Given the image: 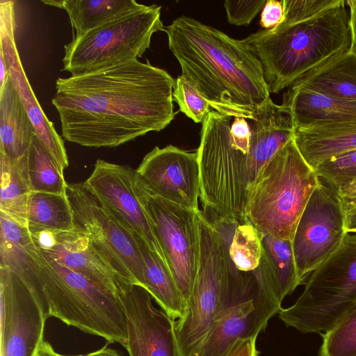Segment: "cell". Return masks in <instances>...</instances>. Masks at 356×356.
Returning a JSON list of instances; mask_svg holds the SVG:
<instances>
[{
    "label": "cell",
    "mask_w": 356,
    "mask_h": 356,
    "mask_svg": "<svg viewBox=\"0 0 356 356\" xmlns=\"http://www.w3.org/2000/svg\"><path fill=\"white\" fill-rule=\"evenodd\" d=\"M175 79L138 59L92 73L58 78L51 102L67 141L88 147H115L174 119Z\"/></svg>",
    "instance_id": "6da1fadb"
},
{
    "label": "cell",
    "mask_w": 356,
    "mask_h": 356,
    "mask_svg": "<svg viewBox=\"0 0 356 356\" xmlns=\"http://www.w3.org/2000/svg\"><path fill=\"white\" fill-rule=\"evenodd\" d=\"M293 134L290 115L272 99L250 118L211 110L202 123L197 150L203 212L234 222L247 221L250 190Z\"/></svg>",
    "instance_id": "7a4b0ae2"
},
{
    "label": "cell",
    "mask_w": 356,
    "mask_h": 356,
    "mask_svg": "<svg viewBox=\"0 0 356 356\" xmlns=\"http://www.w3.org/2000/svg\"><path fill=\"white\" fill-rule=\"evenodd\" d=\"M164 32L181 75L214 111L250 118L271 99L261 64L243 40L184 15Z\"/></svg>",
    "instance_id": "3957f363"
},
{
    "label": "cell",
    "mask_w": 356,
    "mask_h": 356,
    "mask_svg": "<svg viewBox=\"0 0 356 356\" xmlns=\"http://www.w3.org/2000/svg\"><path fill=\"white\" fill-rule=\"evenodd\" d=\"M260 61L270 93L350 49V13L346 1L311 19H284L243 39Z\"/></svg>",
    "instance_id": "277c9868"
},
{
    "label": "cell",
    "mask_w": 356,
    "mask_h": 356,
    "mask_svg": "<svg viewBox=\"0 0 356 356\" xmlns=\"http://www.w3.org/2000/svg\"><path fill=\"white\" fill-rule=\"evenodd\" d=\"M200 259L186 313L175 320L180 356H192L213 321L225 311L252 297L254 277L239 271L229 254L232 234L217 229L204 216L197 213Z\"/></svg>",
    "instance_id": "5b68a950"
},
{
    "label": "cell",
    "mask_w": 356,
    "mask_h": 356,
    "mask_svg": "<svg viewBox=\"0 0 356 356\" xmlns=\"http://www.w3.org/2000/svg\"><path fill=\"white\" fill-rule=\"evenodd\" d=\"M36 276L46 316L124 348L127 318L119 296L65 266L37 246Z\"/></svg>",
    "instance_id": "8992f818"
},
{
    "label": "cell",
    "mask_w": 356,
    "mask_h": 356,
    "mask_svg": "<svg viewBox=\"0 0 356 356\" xmlns=\"http://www.w3.org/2000/svg\"><path fill=\"white\" fill-rule=\"evenodd\" d=\"M320 183L293 138L259 174L248 193L245 219L264 235L292 241L299 219Z\"/></svg>",
    "instance_id": "52a82bcc"
},
{
    "label": "cell",
    "mask_w": 356,
    "mask_h": 356,
    "mask_svg": "<svg viewBox=\"0 0 356 356\" xmlns=\"http://www.w3.org/2000/svg\"><path fill=\"white\" fill-rule=\"evenodd\" d=\"M355 305L356 232H348L311 273L296 302L278 314L287 327L304 334L321 333Z\"/></svg>",
    "instance_id": "ba28073f"
},
{
    "label": "cell",
    "mask_w": 356,
    "mask_h": 356,
    "mask_svg": "<svg viewBox=\"0 0 356 356\" xmlns=\"http://www.w3.org/2000/svg\"><path fill=\"white\" fill-rule=\"evenodd\" d=\"M161 6L152 4L96 28L64 47L63 70L83 75L138 59L153 34L164 31Z\"/></svg>",
    "instance_id": "9c48e42d"
},
{
    "label": "cell",
    "mask_w": 356,
    "mask_h": 356,
    "mask_svg": "<svg viewBox=\"0 0 356 356\" xmlns=\"http://www.w3.org/2000/svg\"><path fill=\"white\" fill-rule=\"evenodd\" d=\"M137 177L139 199L149 218L166 264L187 305L200 266L198 211L153 195Z\"/></svg>",
    "instance_id": "30bf717a"
},
{
    "label": "cell",
    "mask_w": 356,
    "mask_h": 356,
    "mask_svg": "<svg viewBox=\"0 0 356 356\" xmlns=\"http://www.w3.org/2000/svg\"><path fill=\"white\" fill-rule=\"evenodd\" d=\"M74 229L131 284L143 287L144 264L136 237L102 205L83 183H67Z\"/></svg>",
    "instance_id": "8fae6325"
},
{
    "label": "cell",
    "mask_w": 356,
    "mask_h": 356,
    "mask_svg": "<svg viewBox=\"0 0 356 356\" xmlns=\"http://www.w3.org/2000/svg\"><path fill=\"white\" fill-rule=\"evenodd\" d=\"M347 233L336 193L321 181L299 219L292 241L298 273L302 284L339 247Z\"/></svg>",
    "instance_id": "7c38bea8"
},
{
    "label": "cell",
    "mask_w": 356,
    "mask_h": 356,
    "mask_svg": "<svg viewBox=\"0 0 356 356\" xmlns=\"http://www.w3.org/2000/svg\"><path fill=\"white\" fill-rule=\"evenodd\" d=\"M0 356H35L47 319L42 300L0 266Z\"/></svg>",
    "instance_id": "4fadbf2b"
},
{
    "label": "cell",
    "mask_w": 356,
    "mask_h": 356,
    "mask_svg": "<svg viewBox=\"0 0 356 356\" xmlns=\"http://www.w3.org/2000/svg\"><path fill=\"white\" fill-rule=\"evenodd\" d=\"M136 169L97 159L92 172L83 183L125 228L165 261L139 199Z\"/></svg>",
    "instance_id": "5bb4252c"
},
{
    "label": "cell",
    "mask_w": 356,
    "mask_h": 356,
    "mask_svg": "<svg viewBox=\"0 0 356 356\" xmlns=\"http://www.w3.org/2000/svg\"><path fill=\"white\" fill-rule=\"evenodd\" d=\"M153 195L195 211H199L200 175L198 155L172 145L156 146L136 169Z\"/></svg>",
    "instance_id": "9a60e30c"
},
{
    "label": "cell",
    "mask_w": 356,
    "mask_h": 356,
    "mask_svg": "<svg viewBox=\"0 0 356 356\" xmlns=\"http://www.w3.org/2000/svg\"><path fill=\"white\" fill-rule=\"evenodd\" d=\"M127 327L125 348L129 356H180L175 320L152 304V297L142 286L127 284L118 291Z\"/></svg>",
    "instance_id": "2e32d148"
},
{
    "label": "cell",
    "mask_w": 356,
    "mask_h": 356,
    "mask_svg": "<svg viewBox=\"0 0 356 356\" xmlns=\"http://www.w3.org/2000/svg\"><path fill=\"white\" fill-rule=\"evenodd\" d=\"M254 283L252 297L220 315L192 356H227L238 340L257 337L266 329L282 302L268 286Z\"/></svg>",
    "instance_id": "e0dca14e"
},
{
    "label": "cell",
    "mask_w": 356,
    "mask_h": 356,
    "mask_svg": "<svg viewBox=\"0 0 356 356\" xmlns=\"http://www.w3.org/2000/svg\"><path fill=\"white\" fill-rule=\"evenodd\" d=\"M43 249L57 261L97 286L118 294L127 280L83 234L73 230L49 234Z\"/></svg>",
    "instance_id": "ac0fdd59"
},
{
    "label": "cell",
    "mask_w": 356,
    "mask_h": 356,
    "mask_svg": "<svg viewBox=\"0 0 356 356\" xmlns=\"http://www.w3.org/2000/svg\"><path fill=\"white\" fill-rule=\"evenodd\" d=\"M0 51L4 56L8 76L21 99L36 136L52 155L60 169L64 171L69 165L64 142L44 114L30 86L19 57L13 31H6L1 34Z\"/></svg>",
    "instance_id": "d6986e66"
},
{
    "label": "cell",
    "mask_w": 356,
    "mask_h": 356,
    "mask_svg": "<svg viewBox=\"0 0 356 356\" xmlns=\"http://www.w3.org/2000/svg\"><path fill=\"white\" fill-rule=\"evenodd\" d=\"M281 106L295 128L326 124L356 123V101L327 95L291 85Z\"/></svg>",
    "instance_id": "ffe728a7"
},
{
    "label": "cell",
    "mask_w": 356,
    "mask_h": 356,
    "mask_svg": "<svg viewBox=\"0 0 356 356\" xmlns=\"http://www.w3.org/2000/svg\"><path fill=\"white\" fill-rule=\"evenodd\" d=\"M293 140L305 161L314 169L327 159L356 150V123L295 128Z\"/></svg>",
    "instance_id": "44dd1931"
},
{
    "label": "cell",
    "mask_w": 356,
    "mask_h": 356,
    "mask_svg": "<svg viewBox=\"0 0 356 356\" xmlns=\"http://www.w3.org/2000/svg\"><path fill=\"white\" fill-rule=\"evenodd\" d=\"M36 133L8 76L0 89V154L11 160L27 156Z\"/></svg>",
    "instance_id": "7402d4cb"
},
{
    "label": "cell",
    "mask_w": 356,
    "mask_h": 356,
    "mask_svg": "<svg viewBox=\"0 0 356 356\" xmlns=\"http://www.w3.org/2000/svg\"><path fill=\"white\" fill-rule=\"evenodd\" d=\"M0 266L8 268L43 303L36 276L33 257L36 245L32 234L27 227L19 225L2 213H0Z\"/></svg>",
    "instance_id": "603a6c76"
},
{
    "label": "cell",
    "mask_w": 356,
    "mask_h": 356,
    "mask_svg": "<svg viewBox=\"0 0 356 356\" xmlns=\"http://www.w3.org/2000/svg\"><path fill=\"white\" fill-rule=\"evenodd\" d=\"M44 3L64 9L75 31L74 38L143 9L146 5L135 0H65L42 1Z\"/></svg>",
    "instance_id": "cb8c5ba5"
},
{
    "label": "cell",
    "mask_w": 356,
    "mask_h": 356,
    "mask_svg": "<svg viewBox=\"0 0 356 356\" xmlns=\"http://www.w3.org/2000/svg\"><path fill=\"white\" fill-rule=\"evenodd\" d=\"M136 237L144 264L143 288L172 319L182 318L187 305L166 262Z\"/></svg>",
    "instance_id": "d4e9b609"
},
{
    "label": "cell",
    "mask_w": 356,
    "mask_h": 356,
    "mask_svg": "<svg viewBox=\"0 0 356 356\" xmlns=\"http://www.w3.org/2000/svg\"><path fill=\"white\" fill-rule=\"evenodd\" d=\"M292 85L356 101V55L350 49L302 76Z\"/></svg>",
    "instance_id": "484cf974"
},
{
    "label": "cell",
    "mask_w": 356,
    "mask_h": 356,
    "mask_svg": "<svg viewBox=\"0 0 356 356\" xmlns=\"http://www.w3.org/2000/svg\"><path fill=\"white\" fill-rule=\"evenodd\" d=\"M0 213L27 227V213L32 193L28 173L27 156L14 161L0 154Z\"/></svg>",
    "instance_id": "4316f807"
},
{
    "label": "cell",
    "mask_w": 356,
    "mask_h": 356,
    "mask_svg": "<svg viewBox=\"0 0 356 356\" xmlns=\"http://www.w3.org/2000/svg\"><path fill=\"white\" fill-rule=\"evenodd\" d=\"M31 234L59 233L74 229L73 211L67 195L32 192L27 213Z\"/></svg>",
    "instance_id": "83f0119b"
},
{
    "label": "cell",
    "mask_w": 356,
    "mask_h": 356,
    "mask_svg": "<svg viewBox=\"0 0 356 356\" xmlns=\"http://www.w3.org/2000/svg\"><path fill=\"white\" fill-rule=\"evenodd\" d=\"M27 173L32 192L66 195L63 172L37 136L27 154Z\"/></svg>",
    "instance_id": "f1b7e54d"
},
{
    "label": "cell",
    "mask_w": 356,
    "mask_h": 356,
    "mask_svg": "<svg viewBox=\"0 0 356 356\" xmlns=\"http://www.w3.org/2000/svg\"><path fill=\"white\" fill-rule=\"evenodd\" d=\"M262 245L263 251L270 263L279 297L282 301L302 284L298 273L292 241L264 235Z\"/></svg>",
    "instance_id": "f546056e"
},
{
    "label": "cell",
    "mask_w": 356,
    "mask_h": 356,
    "mask_svg": "<svg viewBox=\"0 0 356 356\" xmlns=\"http://www.w3.org/2000/svg\"><path fill=\"white\" fill-rule=\"evenodd\" d=\"M263 236L248 221L236 223L229 244V254L239 271L248 273L257 268L263 253Z\"/></svg>",
    "instance_id": "4dcf8cb0"
},
{
    "label": "cell",
    "mask_w": 356,
    "mask_h": 356,
    "mask_svg": "<svg viewBox=\"0 0 356 356\" xmlns=\"http://www.w3.org/2000/svg\"><path fill=\"white\" fill-rule=\"evenodd\" d=\"M321 336L319 356H356V305Z\"/></svg>",
    "instance_id": "1f68e13d"
},
{
    "label": "cell",
    "mask_w": 356,
    "mask_h": 356,
    "mask_svg": "<svg viewBox=\"0 0 356 356\" xmlns=\"http://www.w3.org/2000/svg\"><path fill=\"white\" fill-rule=\"evenodd\" d=\"M325 186L338 192L356 181V150L327 159L314 169Z\"/></svg>",
    "instance_id": "d6a6232c"
},
{
    "label": "cell",
    "mask_w": 356,
    "mask_h": 356,
    "mask_svg": "<svg viewBox=\"0 0 356 356\" xmlns=\"http://www.w3.org/2000/svg\"><path fill=\"white\" fill-rule=\"evenodd\" d=\"M172 97L180 111L195 123H202L211 111L209 102L181 74L175 79Z\"/></svg>",
    "instance_id": "836d02e7"
},
{
    "label": "cell",
    "mask_w": 356,
    "mask_h": 356,
    "mask_svg": "<svg viewBox=\"0 0 356 356\" xmlns=\"http://www.w3.org/2000/svg\"><path fill=\"white\" fill-rule=\"evenodd\" d=\"M342 0H283L284 19L291 22L311 19L341 3Z\"/></svg>",
    "instance_id": "e575fe53"
},
{
    "label": "cell",
    "mask_w": 356,
    "mask_h": 356,
    "mask_svg": "<svg viewBox=\"0 0 356 356\" xmlns=\"http://www.w3.org/2000/svg\"><path fill=\"white\" fill-rule=\"evenodd\" d=\"M266 1V0L225 1L224 8L228 22L236 26L250 24L257 14L262 10Z\"/></svg>",
    "instance_id": "d590c367"
},
{
    "label": "cell",
    "mask_w": 356,
    "mask_h": 356,
    "mask_svg": "<svg viewBox=\"0 0 356 356\" xmlns=\"http://www.w3.org/2000/svg\"><path fill=\"white\" fill-rule=\"evenodd\" d=\"M341 203L347 232H356V181L335 192Z\"/></svg>",
    "instance_id": "8d00e7d4"
},
{
    "label": "cell",
    "mask_w": 356,
    "mask_h": 356,
    "mask_svg": "<svg viewBox=\"0 0 356 356\" xmlns=\"http://www.w3.org/2000/svg\"><path fill=\"white\" fill-rule=\"evenodd\" d=\"M284 18L283 0H267L261 10L259 24L264 29H271Z\"/></svg>",
    "instance_id": "74e56055"
},
{
    "label": "cell",
    "mask_w": 356,
    "mask_h": 356,
    "mask_svg": "<svg viewBox=\"0 0 356 356\" xmlns=\"http://www.w3.org/2000/svg\"><path fill=\"white\" fill-rule=\"evenodd\" d=\"M257 337L238 340L227 356H259Z\"/></svg>",
    "instance_id": "f35d334b"
},
{
    "label": "cell",
    "mask_w": 356,
    "mask_h": 356,
    "mask_svg": "<svg viewBox=\"0 0 356 356\" xmlns=\"http://www.w3.org/2000/svg\"><path fill=\"white\" fill-rule=\"evenodd\" d=\"M350 13L351 44L350 50L356 55V0L346 1Z\"/></svg>",
    "instance_id": "ab89813d"
},
{
    "label": "cell",
    "mask_w": 356,
    "mask_h": 356,
    "mask_svg": "<svg viewBox=\"0 0 356 356\" xmlns=\"http://www.w3.org/2000/svg\"><path fill=\"white\" fill-rule=\"evenodd\" d=\"M82 356H123L115 350L104 346L102 348L88 353L86 355H82Z\"/></svg>",
    "instance_id": "60d3db41"
},
{
    "label": "cell",
    "mask_w": 356,
    "mask_h": 356,
    "mask_svg": "<svg viewBox=\"0 0 356 356\" xmlns=\"http://www.w3.org/2000/svg\"><path fill=\"white\" fill-rule=\"evenodd\" d=\"M35 356H57L51 345L44 341Z\"/></svg>",
    "instance_id": "b9f144b4"
},
{
    "label": "cell",
    "mask_w": 356,
    "mask_h": 356,
    "mask_svg": "<svg viewBox=\"0 0 356 356\" xmlns=\"http://www.w3.org/2000/svg\"><path fill=\"white\" fill-rule=\"evenodd\" d=\"M57 356H82V355H61V354L57 353Z\"/></svg>",
    "instance_id": "7bdbcfd3"
}]
</instances>
